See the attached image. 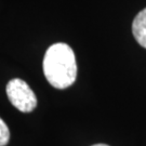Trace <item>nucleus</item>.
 Masks as SVG:
<instances>
[{
	"mask_svg": "<svg viewBox=\"0 0 146 146\" xmlns=\"http://www.w3.org/2000/svg\"><path fill=\"white\" fill-rule=\"evenodd\" d=\"M43 73L48 82L56 89H66L77 77V63L73 49L66 43H54L43 58Z\"/></svg>",
	"mask_w": 146,
	"mask_h": 146,
	"instance_id": "obj_1",
	"label": "nucleus"
},
{
	"mask_svg": "<svg viewBox=\"0 0 146 146\" xmlns=\"http://www.w3.org/2000/svg\"><path fill=\"white\" fill-rule=\"evenodd\" d=\"M10 140V131L5 122L0 118V146H5Z\"/></svg>",
	"mask_w": 146,
	"mask_h": 146,
	"instance_id": "obj_4",
	"label": "nucleus"
},
{
	"mask_svg": "<svg viewBox=\"0 0 146 146\" xmlns=\"http://www.w3.org/2000/svg\"><path fill=\"white\" fill-rule=\"evenodd\" d=\"M92 146H108V145H106V144H95V145H92Z\"/></svg>",
	"mask_w": 146,
	"mask_h": 146,
	"instance_id": "obj_5",
	"label": "nucleus"
},
{
	"mask_svg": "<svg viewBox=\"0 0 146 146\" xmlns=\"http://www.w3.org/2000/svg\"><path fill=\"white\" fill-rule=\"evenodd\" d=\"M5 90L8 99L20 111L31 113L36 108V95L24 80L19 78L12 79L8 82Z\"/></svg>",
	"mask_w": 146,
	"mask_h": 146,
	"instance_id": "obj_2",
	"label": "nucleus"
},
{
	"mask_svg": "<svg viewBox=\"0 0 146 146\" xmlns=\"http://www.w3.org/2000/svg\"><path fill=\"white\" fill-rule=\"evenodd\" d=\"M132 33L139 44L146 49V8L135 16L132 24Z\"/></svg>",
	"mask_w": 146,
	"mask_h": 146,
	"instance_id": "obj_3",
	"label": "nucleus"
}]
</instances>
